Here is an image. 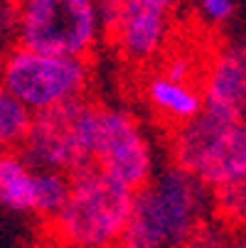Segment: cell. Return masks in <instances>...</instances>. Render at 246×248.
Instances as JSON below:
<instances>
[{
    "label": "cell",
    "mask_w": 246,
    "mask_h": 248,
    "mask_svg": "<svg viewBox=\"0 0 246 248\" xmlns=\"http://www.w3.org/2000/svg\"><path fill=\"white\" fill-rule=\"evenodd\" d=\"M207 187L170 167L133 192L131 217L116 248H180L202 224Z\"/></svg>",
    "instance_id": "6da1fadb"
},
{
    "label": "cell",
    "mask_w": 246,
    "mask_h": 248,
    "mask_svg": "<svg viewBox=\"0 0 246 248\" xmlns=\"http://www.w3.org/2000/svg\"><path fill=\"white\" fill-rule=\"evenodd\" d=\"M69 194L49 219L69 248H114L133 206V189L96 167L69 174Z\"/></svg>",
    "instance_id": "7a4b0ae2"
},
{
    "label": "cell",
    "mask_w": 246,
    "mask_h": 248,
    "mask_svg": "<svg viewBox=\"0 0 246 248\" xmlns=\"http://www.w3.org/2000/svg\"><path fill=\"white\" fill-rule=\"evenodd\" d=\"M172 160L207 189L246 182L244 118L202 108L195 118L175 125Z\"/></svg>",
    "instance_id": "3957f363"
},
{
    "label": "cell",
    "mask_w": 246,
    "mask_h": 248,
    "mask_svg": "<svg viewBox=\"0 0 246 248\" xmlns=\"http://www.w3.org/2000/svg\"><path fill=\"white\" fill-rule=\"evenodd\" d=\"M0 84L37 113L86 96L91 64L89 57L47 54L17 45L0 62Z\"/></svg>",
    "instance_id": "277c9868"
},
{
    "label": "cell",
    "mask_w": 246,
    "mask_h": 248,
    "mask_svg": "<svg viewBox=\"0 0 246 248\" xmlns=\"http://www.w3.org/2000/svg\"><path fill=\"white\" fill-rule=\"evenodd\" d=\"M94 108L86 96L32 113L27 135L20 143L22 160L37 170L74 174L91 165V121Z\"/></svg>",
    "instance_id": "5b68a950"
},
{
    "label": "cell",
    "mask_w": 246,
    "mask_h": 248,
    "mask_svg": "<svg viewBox=\"0 0 246 248\" xmlns=\"http://www.w3.org/2000/svg\"><path fill=\"white\" fill-rule=\"evenodd\" d=\"M17 45L47 54L89 57L98 42L94 0H15Z\"/></svg>",
    "instance_id": "8992f818"
},
{
    "label": "cell",
    "mask_w": 246,
    "mask_h": 248,
    "mask_svg": "<svg viewBox=\"0 0 246 248\" xmlns=\"http://www.w3.org/2000/svg\"><path fill=\"white\" fill-rule=\"evenodd\" d=\"M91 165L133 192L153 177L150 143L128 111L109 106L94 108Z\"/></svg>",
    "instance_id": "52a82bcc"
},
{
    "label": "cell",
    "mask_w": 246,
    "mask_h": 248,
    "mask_svg": "<svg viewBox=\"0 0 246 248\" xmlns=\"http://www.w3.org/2000/svg\"><path fill=\"white\" fill-rule=\"evenodd\" d=\"M182 0H123V13L111 40L131 64H150L170 40L175 13Z\"/></svg>",
    "instance_id": "ba28073f"
},
{
    "label": "cell",
    "mask_w": 246,
    "mask_h": 248,
    "mask_svg": "<svg viewBox=\"0 0 246 248\" xmlns=\"http://www.w3.org/2000/svg\"><path fill=\"white\" fill-rule=\"evenodd\" d=\"M202 101L207 111L244 118L246 108V52L229 45L209 59L202 77Z\"/></svg>",
    "instance_id": "9c48e42d"
},
{
    "label": "cell",
    "mask_w": 246,
    "mask_h": 248,
    "mask_svg": "<svg viewBox=\"0 0 246 248\" xmlns=\"http://www.w3.org/2000/svg\"><path fill=\"white\" fill-rule=\"evenodd\" d=\"M143 91H146V98H148V106L153 108V113L160 116L170 125H180L195 118L204 108L202 91L197 84L178 81L165 74L148 77Z\"/></svg>",
    "instance_id": "30bf717a"
},
{
    "label": "cell",
    "mask_w": 246,
    "mask_h": 248,
    "mask_svg": "<svg viewBox=\"0 0 246 248\" xmlns=\"http://www.w3.org/2000/svg\"><path fill=\"white\" fill-rule=\"evenodd\" d=\"M0 204L20 214H34V172L20 155H13L10 150L3 153Z\"/></svg>",
    "instance_id": "8fae6325"
},
{
    "label": "cell",
    "mask_w": 246,
    "mask_h": 248,
    "mask_svg": "<svg viewBox=\"0 0 246 248\" xmlns=\"http://www.w3.org/2000/svg\"><path fill=\"white\" fill-rule=\"evenodd\" d=\"M32 121V111L0 84V153L20 148Z\"/></svg>",
    "instance_id": "7c38bea8"
},
{
    "label": "cell",
    "mask_w": 246,
    "mask_h": 248,
    "mask_svg": "<svg viewBox=\"0 0 246 248\" xmlns=\"http://www.w3.org/2000/svg\"><path fill=\"white\" fill-rule=\"evenodd\" d=\"M69 180L66 172L59 170H37L34 172V214L42 219H52L69 194Z\"/></svg>",
    "instance_id": "4fadbf2b"
},
{
    "label": "cell",
    "mask_w": 246,
    "mask_h": 248,
    "mask_svg": "<svg viewBox=\"0 0 246 248\" xmlns=\"http://www.w3.org/2000/svg\"><path fill=\"white\" fill-rule=\"evenodd\" d=\"M214 192V202H217V211L227 219V221H241L244 219V206H246V197H244V182L236 185H224L212 189Z\"/></svg>",
    "instance_id": "5bb4252c"
},
{
    "label": "cell",
    "mask_w": 246,
    "mask_h": 248,
    "mask_svg": "<svg viewBox=\"0 0 246 248\" xmlns=\"http://www.w3.org/2000/svg\"><path fill=\"white\" fill-rule=\"evenodd\" d=\"M170 79H178V81H190L195 84V79L202 74V64L190 54V52H172L165 64H163V72Z\"/></svg>",
    "instance_id": "9a60e30c"
},
{
    "label": "cell",
    "mask_w": 246,
    "mask_h": 248,
    "mask_svg": "<svg viewBox=\"0 0 246 248\" xmlns=\"http://www.w3.org/2000/svg\"><path fill=\"white\" fill-rule=\"evenodd\" d=\"M94 10H96L98 30L111 37L118 27L121 13H123V0H94Z\"/></svg>",
    "instance_id": "2e32d148"
},
{
    "label": "cell",
    "mask_w": 246,
    "mask_h": 248,
    "mask_svg": "<svg viewBox=\"0 0 246 248\" xmlns=\"http://www.w3.org/2000/svg\"><path fill=\"white\" fill-rule=\"evenodd\" d=\"M199 13L207 22L224 25L236 13V0H199Z\"/></svg>",
    "instance_id": "e0dca14e"
},
{
    "label": "cell",
    "mask_w": 246,
    "mask_h": 248,
    "mask_svg": "<svg viewBox=\"0 0 246 248\" xmlns=\"http://www.w3.org/2000/svg\"><path fill=\"white\" fill-rule=\"evenodd\" d=\"M187 246L190 248H227V236L219 229H214V226L199 224L195 229V233L190 236Z\"/></svg>",
    "instance_id": "ac0fdd59"
},
{
    "label": "cell",
    "mask_w": 246,
    "mask_h": 248,
    "mask_svg": "<svg viewBox=\"0 0 246 248\" xmlns=\"http://www.w3.org/2000/svg\"><path fill=\"white\" fill-rule=\"evenodd\" d=\"M15 17V0H0V34L13 27Z\"/></svg>",
    "instance_id": "d6986e66"
},
{
    "label": "cell",
    "mask_w": 246,
    "mask_h": 248,
    "mask_svg": "<svg viewBox=\"0 0 246 248\" xmlns=\"http://www.w3.org/2000/svg\"><path fill=\"white\" fill-rule=\"evenodd\" d=\"M227 248H244V241H236V243H229Z\"/></svg>",
    "instance_id": "ffe728a7"
},
{
    "label": "cell",
    "mask_w": 246,
    "mask_h": 248,
    "mask_svg": "<svg viewBox=\"0 0 246 248\" xmlns=\"http://www.w3.org/2000/svg\"><path fill=\"white\" fill-rule=\"evenodd\" d=\"M0 170H3V153H0Z\"/></svg>",
    "instance_id": "44dd1931"
}]
</instances>
